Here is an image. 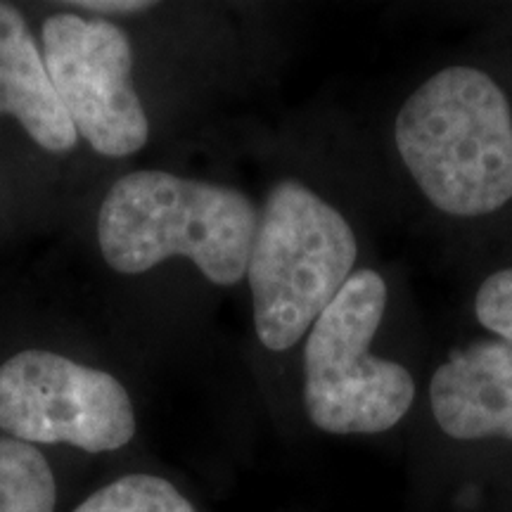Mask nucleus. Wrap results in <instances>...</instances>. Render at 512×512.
<instances>
[{
	"label": "nucleus",
	"mask_w": 512,
	"mask_h": 512,
	"mask_svg": "<svg viewBox=\"0 0 512 512\" xmlns=\"http://www.w3.org/2000/svg\"><path fill=\"white\" fill-rule=\"evenodd\" d=\"M399 155L444 214L475 219L512 200V112L501 86L475 67H446L403 102Z\"/></svg>",
	"instance_id": "f257e3e1"
},
{
	"label": "nucleus",
	"mask_w": 512,
	"mask_h": 512,
	"mask_svg": "<svg viewBox=\"0 0 512 512\" xmlns=\"http://www.w3.org/2000/svg\"><path fill=\"white\" fill-rule=\"evenodd\" d=\"M259 223L252 200L228 185L166 171H133L107 192L98 214V242L107 266L138 275L183 256L214 285L247 275Z\"/></svg>",
	"instance_id": "f03ea898"
},
{
	"label": "nucleus",
	"mask_w": 512,
	"mask_h": 512,
	"mask_svg": "<svg viewBox=\"0 0 512 512\" xmlns=\"http://www.w3.org/2000/svg\"><path fill=\"white\" fill-rule=\"evenodd\" d=\"M356 256L354 228L330 202L292 178L275 183L247 264L259 342L292 349L354 275Z\"/></svg>",
	"instance_id": "7ed1b4c3"
},
{
	"label": "nucleus",
	"mask_w": 512,
	"mask_h": 512,
	"mask_svg": "<svg viewBox=\"0 0 512 512\" xmlns=\"http://www.w3.org/2000/svg\"><path fill=\"white\" fill-rule=\"evenodd\" d=\"M387 283L361 268L320 313L304 347V406L328 434H380L406 418L415 380L401 363L370 354L380 330Z\"/></svg>",
	"instance_id": "20e7f679"
},
{
	"label": "nucleus",
	"mask_w": 512,
	"mask_h": 512,
	"mask_svg": "<svg viewBox=\"0 0 512 512\" xmlns=\"http://www.w3.org/2000/svg\"><path fill=\"white\" fill-rule=\"evenodd\" d=\"M0 430L31 446L107 453L133 439L136 415L117 377L53 351L27 349L0 366Z\"/></svg>",
	"instance_id": "39448f33"
},
{
	"label": "nucleus",
	"mask_w": 512,
	"mask_h": 512,
	"mask_svg": "<svg viewBox=\"0 0 512 512\" xmlns=\"http://www.w3.org/2000/svg\"><path fill=\"white\" fill-rule=\"evenodd\" d=\"M41 53L76 133L105 157L143 150L150 121L133 88L131 41L117 24L57 12L41 29Z\"/></svg>",
	"instance_id": "423d86ee"
},
{
	"label": "nucleus",
	"mask_w": 512,
	"mask_h": 512,
	"mask_svg": "<svg viewBox=\"0 0 512 512\" xmlns=\"http://www.w3.org/2000/svg\"><path fill=\"white\" fill-rule=\"evenodd\" d=\"M432 415L458 441H512V342L479 339L434 370Z\"/></svg>",
	"instance_id": "0eeeda50"
},
{
	"label": "nucleus",
	"mask_w": 512,
	"mask_h": 512,
	"mask_svg": "<svg viewBox=\"0 0 512 512\" xmlns=\"http://www.w3.org/2000/svg\"><path fill=\"white\" fill-rule=\"evenodd\" d=\"M0 114L15 117L31 140L53 155L74 150L79 140L34 34L8 3H0Z\"/></svg>",
	"instance_id": "6e6552de"
},
{
	"label": "nucleus",
	"mask_w": 512,
	"mask_h": 512,
	"mask_svg": "<svg viewBox=\"0 0 512 512\" xmlns=\"http://www.w3.org/2000/svg\"><path fill=\"white\" fill-rule=\"evenodd\" d=\"M57 486L46 456L12 437L0 439V512H55Z\"/></svg>",
	"instance_id": "1a4fd4ad"
},
{
	"label": "nucleus",
	"mask_w": 512,
	"mask_h": 512,
	"mask_svg": "<svg viewBox=\"0 0 512 512\" xmlns=\"http://www.w3.org/2000/svg\"><path fill=\"white\" fill-rule=\"evenodd\" d=\"M74 512H195V508L162 477L126 475L102 486Z\"/></svg>",
	"instance_id": "9d476101"
},
{
	"label": "nucleus",
	"mask_w": 512,
	"mask_h": 512,
	"mask_svg": "<svg viewBox=\"0 0 512 512\" xmlns=\"http://www.w3.org/2000/svg\"><path fill=\"white\" fill-rule=\"evenodd\" d=\"M475 316L498 339L512 342V268L491 273L479 285L475 297Z\"/></svg>",
	"instance_id": "9b49d317"
},
{
	"label": "nucleus",
	"mask_w": 512,
	"mask_h": 512,
	"mask_svg": "<svg viewBox=\"0 0 512 512\" xmlns=\"http://www.w3.org/2000/svg\"><path fill=\"white\" fill-rule=\"evenodd\" d=\"M74 8L81 10H93V12H140V10H150L152 3L147 0H88V3H74Z\"/></svg>",
	"instance_id": "f8f14e48"
}]
</instances>
